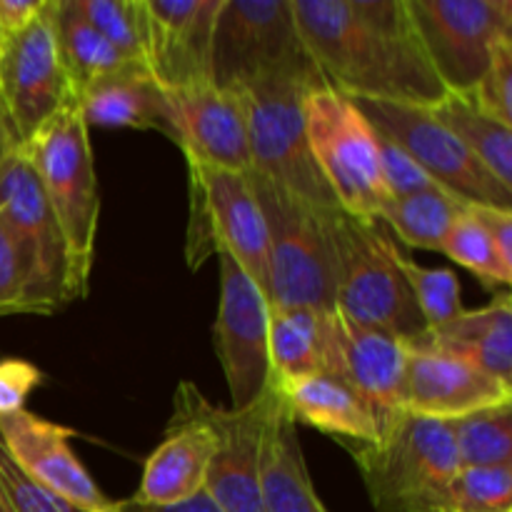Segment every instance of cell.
Listing matches in <instances>:
<instances>
[{"instance_id":"6da1fadb","label":"cell","mask_w":512,"mask_h":512,"mask_svg":"<svg viewBox=\"0 0 512 512\" xmlns=\"http://www.w3.org/2000/svg\"><path fill=\"white\" fill-rule=\"evenodd\" d=\"M305 50L348 98L433 108L448 95L408 0H290Z\"/></svg>"},{"instance_id":"7a4b0ae2","label":"cell","mask_w":512,"mask_h":512,"mask_svg":"<svg viewBox=\"0 0 512 512\" xmlns=\"http://www.w3.org/2000/svg\"><path fill=\"white\" fill-rule=\"evenodd\" d=\"M335 248V313L413 343L425 333L413 293L400 270V248L378 220L330 215Z\"/></svg>"},{"instance_id":"3957f363","label":"cell","mask_w":512,"mask_h":512,"mask_svg":"<svg viewBox=\"0 0 512 512\" xmlns=\"http://www.w3.org/2000/svg\"><path fill=\"white\" fill-rule=\"evenodd\" d=\"M378 512H443L458 475L448 423L405 413L378 443L345 445Z\"/></svg>"},{"instance_id":"277c9868","label":"cell","mask_w":512,"mask_h":512,"mask_svg":"<svg viewBox=\"0 0 512 512\" xmlns=\"http://www.w3.org/2000/svg\"><path fill=\"white\" fill-rule=\"evenodd\" d=\"M23 150L38 173L45 198L65 238L75 300H83L93 275L100 190L88 123L78 103L60 110Z\"/></svg>"},{"instance_id":"5b68a950","label":"cell","mask_w":512,"mask_h":512,"mask_svg":"<svg viewBox=\"0 0 512 512\" xmlns=\"http://www.w3.org/2000/svg\"><path fill=\"white\" fill-rule=\"evenodd\" d=\"M320 85H328L320 73H280L233 93L240 95L248 125L250 173L273 180L315 208L335 210L340 205L305 135L303 100Z\"/></svg>"},{"instance_id":"8992f818","label":"cell","mask_w":512,"mask_h":512,"mask_svg":"<svg viewBox=\"0 0 512 512\" xmlns=\"http://www.w3.org/2000/svg\"><path fill=\"white\" fill-rule=\"evenodd\" d=\"M248 178L268 235L270 305L335 310L333 210L315 208L263 175Z\"/></svg>"},{"instance_id":"52a82bcc","label":"cell","mask_w":512,"mask_h":512,"mask_svg":"<svg viewBox=\"0 0 512 512\" xmlns=\"http://www.w3.org/2000/svg\"><path fill=\"white\" fill-rule=\"evenodd\" d=\"M188 163V238L185 260L198 270L213 255L225 253L255 280L270 303L268 235L248 173L210 168L193 158Z\"/></svg>"},{"instance_id":"ba28073f","label":"cell","mask_w":512,"mask_h":512,"mask_svg":"<svg viewBox=\"0 0 512 512\" xmlns=\"http://www.w3.org/2000/svg\"><path fill=\"white\" fill-rule=\"evenodd\" d=\"M303 118L315 163L340 210L353 218L378 220L390 200L380 175L378 130L348 95L330 85H320L305 95Z\"/></svg>"},{"instance_id":"9c48e42d","label":"cell","mask_w":512,"mask_h":512,"mask_svg":"<svg viewBox=\"0 0 512 512\" xmlns=\"http://www.w3.org/2000/svg\"><path fill=\"white\" fill-rule=\"evenodd\" d=\"M280 73H320L300 40L290 0H223L210 55L213 85L240 90Z\"/></svg>"},{"instance_id":"30bf717a","label":"cell","mask_w":512,"mask_h":512,"mask_svg":"<svg viewBox=\"0 0 512 512\" xmlns=\"http://www.w3.org/2000/svg\"><path fill=\"white\" fill-rule=\"evenodd\" d=\"M408 5L448 93H473L498 45L512 40V0H408Z\"/></svg>"},{"instance_id":"8fae6325","label":"cell","mask_w":512,"mask_h":512,"mask_svg":"<svg viewBox=\"0 0 512 512\" xmlns=\"http://www.w3.org/2000/svg\"><path fill=\"white\" fill-rule=\"evenodd\" d=\"M353 100V98H350ZM370 125L408 153L440 188L473 205L512 210V190L493 178L475 155L423 105L355 98Z\"/></svg>"},{"instance_id":"7c38bea8","label":"cell","mask_w":512,"mask_h":512,"mask_svg":"<svg viewBox=\"0 0 512 512\" xmlns=\"http://www.w3.org/2000/svg\"><path fill=\"white\" fill-rule=\"evenodd\" d=\"M0 103L20 148L75 103L55 38V0H45V8L25 28L3 35Z\"/></svg>"},{"instance_id":"4fadbf2b","label":"cell","mask_w":512,"mask_h":512,"mask_svg":"<svg viewBox=\"0 0 512 512\" xmlns=\"http://www.w3.org/2000/svg\"><path fill=\"white\" fill-rule=\"evenodd\" d=\"M220 265V303L213 328V348L228 383L230 410L258 403L270 388L268 315L270 303L255 280L230 255H215Z\"/></svg>"},{"instance_id":"5bb4252c","label":"cell","mask_w":512,"mask_h":512,"mask_svg":"<svg viewBox=\"0 0 512 512\" xmlns=\"http://www.w3.org/2000/svg\"><path fill=\"white\" fill-rule=\"evenodd\" d=\"M205 410L208 398L198 385L183 380L173 395L163 443L145 460L138 493L130 498L133 503L163 508L203 493L215 453V433Z\"/></svg>"},{"instance_id":"9a60e30c","label":"cell","mask_w":512,"mask_h":512,"mask_svg":"<svg viewBox=\"0 0 512 512\" xmlns=\"http://www.w3.org/2000/svg\"><path fill=\"white\" fill-rule=\"evenodd\" d=\"M73 430L30 410L0 418V440L28 478L75 512H123L110 500L70 448Z\"/></svg>"},{"instance_id":"2e32d148","label":"cell","mask_w":512,"mask_h":512,"mask_svg":"<svg viewBox=\"0 0 512 512\" xmlns=\"http://www.w3.org/2000/svg\"><path fill=\"white\" fill-rule=\"evenodd\" d=\"M0 213L28 248L55 313L75 303L65 238L45 198L38 173L23 148L15 150L0 168Z\"/></svg>"},{"instance_id":"e0dca14e","label":"cell","mask_w":512,"mask_h":512,"mask_svg":"<svg viewBox=\"0 0 512 512\" xmlns=\"http://www.w3.org/2000/svg\"><path fill=\"white\" fill-rule=\"evenodd\" d=\"M223 0H145V68L163 90L210 80Z\"/></svg>"},{"instance_id":"ac0fdd59","label":"cell","mask_w":512,"mask_h":512,"mask_svg":"<svg viewBox=\"0 0 512 512\" xmlns=\"http://www.w3.org/2000/svg\"><path fill=\"white\" fill-rule=\"evenodd\" d=\"M273 390L245 410L210 405L205 410L215 433L205 493L223 512H265L263 508V438L268 425Z\"/></svg>"},{"instance_id":"d6986e66","label":"cell","mask_w":512,"mask_h":512,"mask_svg":"<svg viewBox=\"0 0 512 512\" xmlns=\"http://www.w3.org/2000/svg\"><path fill=\"white\" fill-rule=\"evenodd\" d=\"M175 125V145L185 158L235 173H250L248 125L243 103L233 90L213 80L165 90Z\"/></svg>"},{"instance_id":"ffe728a7","label":"cell","mask_w":512,"mask_h":512,"mask_svg":"<svg viewBox=\"0 0 512 512\" xmlns=\"http://www.w3.org/2000/svg\"><path fill=\"white\" fill-rule=\"evenodd\" d=\"M405 378V410L440 423L465 418L478 410L512 403V385L500 383L475 365L440 353L410 348Z\"/></svg>"},{"instance_id":"44dd1931","label":"cell","mask_w":512,"mask_h":512,"mask_svg":"<svg viewBox=\"0 0 512 512\" xmlns=\"http://www.w3.org/2000/svg\"><path fill=\"white\" fill-rule=\"evenodd\" d=\"M340 360L343 378L360 395L378 423L380 435L405 415L408 343L393 333L365 328L340 318Z\"/></svg>"},{"instance_id":"7402d4cb","label":"cell","mask_w":512,"mask_h":512,"mask_svg":"<svg viewBox=\"0 0 512 512\" xmlns=\"http://www.w3.org/2000/svg\"><path fill=\"white\" fill-rule=\"evenodd\" d=\"M270 385L295 425H310L340 445H370L380 440L373 413L340 375L273 378Z\"/></svg>"},{"instance_id":"603a6c76","label":"cell","mask_w":512,"mask_h":512,"mask_svg":"<svg viewBox=\"0 0 512 512\" xmlns=\"http://www.w3.org/2000/svg\"><path fill=\"white\" fill-rule=\"evenodd\" d=\"M268 350L273 378L340 375V320L335 310L273 308L268 315Z\"/></svg>"},{"instance_id":"cb8c5ba5","label":"cell","mask_w":512,"mask_h":512,"mask_svg":"<svg viewBox=\"0 0 512 512\" xmlns=\"http://www.w3.org/2000/svg\"><path fill=\"white\" fill-rule=\"evenodd\" d=\"M410 348L440 350L475 365L500 383L512 385V300L498 293L493 303L463 310L455 320L428 328Z\"/></svg>"},{"instance_id":"d4e9b609","label":"cell","mask_w":512,"mask_h":512,"mask_svg":"<svg viewBox=\"0 0 512 512\" xmlns=\"http://www.w3.org/2000/svg\"><path fill=\"white\" fill-rule=\"evenodd\" d=\"M85 123L100 128L158 130L175 143L173 113L168 93L160 88L145 65H128L90 85L78 98Z\"/></svg>"},{"instance_id":"484cf974","label":"cell","mask_w":512,"mask_h":512,"mask_svg":"<svg viewBox=\"0 0 512 512\" xmlns=\"http://www.w3.org/2000/svg\"><path fill=\"white\" fill-rule=\"evenodd\" d=\"M273 390V385H270ZM263 508L265 512H328L305 463L298 425L273 390L263 438Z\"/></svg>"},{"instance_id":"4316f807","label":"cell","mask_w":512,"mask_h":512,"mask_svg":"<svg viewBox=\"0 0 512 512\" xmlns=\"http://www.w3.org/2000/svg\"><path fill=\"white\" fill-rule=\"evenodd\" d=\"M55 38L75 103L93 83L128 65H138L105 43L103 35L75 8V0H55Z\"/></svg>"},{"instance_id":"83f0119b","label":"cell","mask_w":512,"mask_h":512,"mask_svg":"<svg viewBox=\"0 0 512 512\" xmlns=\"http://www.w3.org/2000/svg\"><path fill=\"white\" fill-rule=\"evenodd\" d=\"M433 115L475 155L480 165L493 175L498 183L512 190V130L510 125L498 123L490 115L480 113L468 95L448 93Z\"/></svg>"},{"instance_id":"f1b7e54d","label":"cell","mask_w":512,"mask_h":512,"mask_svg":"<svg viewBox=\"0 0 512 512\" xmlns=\"http://www.w3.org/2000/svg\"><path fill=\"white\" fill-rule=\"evenodd\" d=\"M468 203L443 188L423 190V193L390 198L378 215L408 248L435 250L440 253L445 235L455 220L465 213Z\"/></svg>"},{"instance_id":"f546056e","label":"cell","mask_w":512,"mask_h":512,"mask_svg":"<svg viewBox=\"0 0 512 512\" xmlns=\"http://www.w3.org/2000/svg\"><path fill=\"white\" fill-rule=\"evenodd\" d=\"M460 468L512 465V403L450 420Z\"/></svg>"},{"instance_id":"4dcf8cb0","label":"cell","mask_w":512,"mask_h":512,"mask_svg":"<svg viewBox=\"0 0 512 512\" xmlns=\"http://www.w3.org/2000/svg\"><path fill=\"white\" fill-rule=\"evenodd\" d=\"M53 315L28 248L13 225L0 213V315Z\"/></svg>"},{"instance_id":"1f68e13d","label":"cell","mask_w":512,"mask_h":512,"mask_svg":"<svg viewBox=\"0 0 512 512\" xmlns=\"http://www.w3.org/2000/svg\"><path fill=\"white\" fill-rule=\"evenodd\" d=\"M75 8L110 48L145 65V0H75Z\"/></svg>"},{"instance_id":"d6a6232c","label":"cell","mask_w":512,"mask_h":512,"mask_svg":"<svg viewBox=\"0 0 512 512\" xmlns=\"http://www.w3.org/2000/svg\"><path fill=\"white\" fill-rule=\"evenodd\" d=\"M400 270H403L408 288L413 293L418 313L425 328H440L463 313V295H460V278L450 268H425L400 250Z\"/></svg>"},{"instance_id":"836d02e7","label":"cell","mask_w":512,"mask_h":512,"mask_svg":"<svg viewBox=\"0 0 512 512\" xmlns=\"http://www.w3.org/2000/svg\"><path fill=\"white\" fill-rule=\"evenodd\" d=\"M440 253L478 275L480 283L488 288L512 283V268L500 260L488 230L478 223L470 208H465V213L455 220L450 233L445 235Z\"/></svg>"},{"instance_id":"e575fe53","label":"cell","mask_w":512,"mask_h":512,"mask_svg":"<svg viewBox=\"0 0 512 512\" xmlns=\"http://www.w3.org/2000/svg\"><path fill=\"white\" fill-rule=\"evenodd\" d=\"M453 512H512V465L460 468L448 488Z\"/></svg>"},{"instance_id":"d590c367","label":"cell","mask_w":512,"mask_h":512,"mask_svg":"<svg viewBox=\"0 0 512 512\" xmlns=\"http://www.w3.org/2000/svg\"><path fill=\"white\" fill-rule=\"evenodd\" d=\"M468 98L480 113L503 125H512V40L498 45L488 70Z\"/></svg>"},{"instance_id":"8d00e7d4","label":"cell","mask_w":512,"mask_h":512,"mask_svg":"<svg viewBox=\"0 0 512 512\" xmlns=\"http://www.w3.org/2000/svg\"><path fill=\"white\" fill-rule=\"evenodd\" d=\"M0 493L10 512H75L18 468L0 440Z\"/></svg>"},{"instance_id":"74e56055","label":"cell","mask_w":512,"mask_h":512,"mask_svg":"<svg viewBox=\"0 0 512 512\" xmlns=\"http://www.w3.org/2000/svg\"><path fill=\"white\" fill-rule=\"evenodd\" d=\"M380 175H383L388 198H403V195L440 188L408 153H403L398 145L385 140L383 135H380Z\"/></svg>"},{"instance_id":"f35d334b","label":"cell","mask_w":512,"mask_h":512,"mask_svg":"<svg viewBox=\"0 0 512 512\" xmlns=\"http://www.w3.org/2000/svg\"><path fill=\"white\" fill-rule=\"evenodd\" d=\"M43 380V373L28 360H0V418L25 410V400Z\"/></svg>"},{"instance_id":"ab89813d","label":"cell","mask_w":512,"mask_h":512,"mask_svg":"<svg viewBox=\"0 0 512 512\" xmlns=\"http://www.w3.org/2000/svg\"><path fill=\"white\" fill-rule=\"evenodd\" d=\"M470 213L478 218V223L488 230L500 260L512 268V210L493 208V205H473L468 203Z\"/></svg>"},{"instance_id":"60d3db41","label":"cell","mask_w":512,"mask_h":512,"mask_svg":"<svg viewBox=\"0 0 512 512\" xmlns=\"http://www.w3.org/2000/svg\"><path fill=\"white\" fill-rule=\"evenodd\" d=\"M43 8L45 0H0V30L8 35L25 28Z\"/></svg>"},{"instance_id":"b9f144b4","label":"cell","mask_w":512,"mask_h":512,"mask_svg":"<svg viewBox=\"0 0 512 512\" xmlns=\"http://www.w3.org/2000/svg\"><path fill=\"white\" fill-rule=\"evenodd\" d=\"M120 508H123V512H223L213 503V498H210L205 490L200 495H195V498L185 500V503H178V505H163V508H155V505H138L128 498V500H120Z\"/></svg>"},{"instance_id":"7bdbcfd3","label":"cell","mask_w":512,"mask_h":512,"mask_svg":"<svg viewBox=\"0 0 512 512\" xmlns=\"http://www.w3.org/2000/svg\"><path fill=\"white\" fill-rule=\"evenodd\" d=\"M15 150H20V145H18V140H15L13 125H10L8 113H5L3 103H0V168H3L5 160H8Z\"/></svg>"},{"instance_id":"ee69618b","label":"cell","mask_w":512,"mask_h":512,"mask_svg":"<svg viewBox=\"0 0 512 512\" xmlns=\"http://www.w3.org/2000/svg\"><path fill=\"white\" fill-rule=\"evenodd\" d=\"M0 512H10L8 503H5V498H3V493H0Z\"/></svg>"},{"instance_id":"f6af8a7d","label":"cell","mask_w":512,"mask_h":512,"mask_svg":"<svg viewBox=\"0 0 512 512\" xmlns=\"http://www.w3.org/2000/svg\"><path fill=\"white\" fill-rule=\"evenodd\" d=\"M0 45H3V30H0Z\"/></svg>"},{"instance_id":"bcb514c9","label":"cell","mask_w":512,"mask_h":512,"mask_svg":"<svg viewBox=\"0 0 512 512\" xmlns=\"http://www.w3.org/2000/svg\"><path fill=\"white\" fill-rule=\"evenodd\" d=\"M443 512H453V510H443Z\"/></svg>"}]
</instances>
